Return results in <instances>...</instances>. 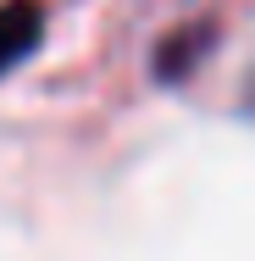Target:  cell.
Returning <instances> with one entry per match:
<instances>
[{"instance_id": "3957f363", "label": "cell", "mask_w": 255, "mask_h": 261, "mask_svg": "<svg viewBox=\"0 0 255 261\" xmlns=\"http://www.w3.org/2000/svg\"><path fill=\"white\" fill-rule=\"evenodd\" d=\"M250 111H255V95H250Z\"/></svg>"}, {"instance_id": "6da1fadb", "label": "cell", "mask_w": 255, "mask_h": 261, "mask_svg": "<svg viewBox=\"0 0 255 261\" xmlns=\"http://www.w3.org/2000/svg\"><path fill=\"white\" fill-rule=\"evenodd\" d=\"M216 17H194V22H178L161 45H155L150 56V67H155V78L161 84H189L194 72L205 67V56L216 50Z\"/></svg>"}, {"instance_id": "7a4b0ae2", "label": "cell", "mask_w": 255, "mask_h": 261, "mask_svg": "<svg viewBox=\"0 0 255 261\" xmlns=\"http://www.w3.org/2000/svg\"><path fill=\"white\" fill-rule=\"evenodd\" d=\"M45 39V6L39 0H0V78L22 67Z\"/></svg>"}]
</instances>
